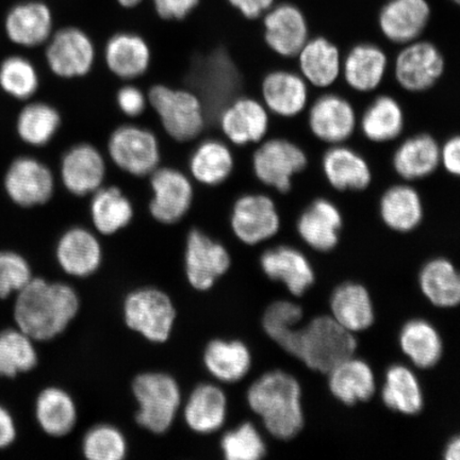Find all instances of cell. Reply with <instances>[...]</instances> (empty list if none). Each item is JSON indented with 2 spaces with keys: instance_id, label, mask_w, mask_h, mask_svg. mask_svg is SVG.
Here are the masks:
<instances>
[{
  "instance_id": "obj_1",
  "label": "cell",
  "mask_w": 460,
  "mask_h": 460,
  "mask_svg": "<svg viewBox=\"0 0 460 460\" xmlns=\"http://www.w3.org/2000/svg\"><path fill=\"white\" fill-rule=\"evenodd\" d=\"M245 399L267 441H287L301 433L302 387L291 373L276 369L261 374L247 387Z\"/></svg>"
},
{
  "instance_id": "obj_2",
  "label": "cell",
  "mask_w": 460,
  "mask_h": 460,
  "mask_svg": "<svg viewBox=\"0 0 460 460\" xmlns=\"http://www.w3.org/2000/svg\"><path fill=\"white\" fill-rule=\"evenodd\" d=\"M17 295V327L36 341H48L60 335L79 310L77 293L66 284L32 278Z\"/></svg>"
},
{
  "instance_id": "obj_3",
  "label": "cell",
  "mask_w": 460,
  "mask_h": 460,
  "mask_svg": "<svg viewBox=\"0 0 460 460\" xmlns=\"http://www.w3.org/2000/svg\"><path fill=\"white\" fill-rule=\"evenodd\" d=\"M358 349L355 333L344 329L331 314L314 316L296 331L285 352L308 369L326 376Z\"/></svg>"
},
{
  "instance_id": "obj_4",
  "label": "cell",
  "mask_w": 460,
  "mask_h": 460,
  "mask_svg": "<svg viewBox=\"0 0 460 460\" xmlns=\"http://www.w3.org/2000/svg\"><path fill=\"white\" fill-rule=\"evenodd\" d=\"M147 100L172 139L191 141L203 131L204 103L194 92L158 84L149 90Z\"/></svg>"
},
{
  "instance_id": "obj_5",
  "label": "cell",
  "mask_w": 460,
  "mask_h": 460,
  "mask_svg": "<svg viewBox=\"0 0 460 460\" xmlns=\"http://www.w3.org/2000/svg\"><path fill=\"white\" fill-rule=\"evenodd\" d=\"M139 411L137 421L155 434L171 428L181 406V394L174 378L164 373H144L132 384Z\"/></svg>"
},
{
  "instance_id": "obj_6",
  "label": "cell",
  "mask_w": 460,
  "mask_h": 460,
  "mask_svg": "<svg viewBox=\"0 0 460 460\" xmlns=\"http://www.w3.org/2000/svg\"><path fill=\"white\" fill-rule=\"evenodd\" d=\"M124 319L130 330L152 342L168 341L176 319L169 296L154 288L131 292L124 302Z\"/></svg>"
},
{
  "instance_id": "obj_7",
  "label": "cell",
  "mask_w": 460,
  "mask_h": 460,
  "mask_svg": "<svg viewBox=\"0 0 460 460\" xmlns=\"http://www.w3.org/2000/svg\"><path fill=\"white\" fill-rule=\"evenodd\" d=\"M108 154L119 169L132 176H146L158 169L160 146L151 130L137 125H124L112 132Z\"/></svg>"
},
{
  "instance_id": "obj_8",
  "label": "cell",
  "mask_w": 460,
  "mask_h": 460,
  "mask_svg": "<svg viewBox=\"0 0 460 460\" xmlns=\"http://www.w3.org/2000/svg\"><path fill=\"white\" fill-rule=\"evenodd\" d=\"M230 227L244 245L256 247L280 233L281 217L272 199L261 194L243 195L235 201Z\"/></svg>"
},
{
  "instance_id": "obj_9",
  "label": "cell",
  "mask_w": 460,
  "mask_h": 460,
  "mask_svg": "<svg viewBox=\"0 0 460 460\" xmlns=\"http://www.w3.org/2000/svg\"><path fill=\"white\" fill-rule=\"evenodd\" d=\"M259 264L270 280L284 285L296 300H300L315 281L314 269L307 252L296 245L275 243L267 246L259 256Z\"/></svg>"
},
{
  "instance_id": "obj_10",
  "label": "cell",
  "mask_w": 460,
  "mask_h": 460,
  "mask_svg": "<svg viewBox=\"0 0 460 460\" xmlns=\"http://www.w3.org/2000/svg\"><path fill=\"white\" fill-rule=\"evenodd\" d=\"M185 258L189 283L199 291L211 289L233 264L226 247L199 229L189 234Z\"/></svg>"
},
{
  "instance_id": "obj_11",
  "label": "cell",
  "mask_w": 460,
  "mask_h": 460,
  "mask_svg": "<svg viewBox=\"0 0 460 460\" xmlns=\"http://www.w3.org/2000/svg\"><path fill=\"white\" fill-rule=\"evenodd\" d=\"M46 61L57 76L61 78L83 77L95 62V46L82 29L66 27L49 40Z\"/></svg>"
},
{
  "instance_id": "obj_12",
  "label": "cell",
  "mask_w": 460,
  "mask_h": 460,
  "mask_svg": "<svg viewBox=\"0 0 460 460\" xmlns=\"http://www.w3.org/2000/svg\"><path fill=\"white\" fill-rule=\"evenodd\" d=\"M307 165L306 155L295 143L272 139L261 144L252 157L255 175L280 193L289 191L293 176Z\"/></svg>"
},
{
  "instance_id": "obj_13",
  "label": "cell",
  "mask_w": 460,
  "mask_h": 460,
  "mask_svg": "<svg viewBox=\"0 0 460 460\" xmlns=\"http://www.w3.org/2000/svg\"><path fill=\"white\" fill-rule=\"evenodd\" d=\"M153 198L149 203L151 215L160 223L180 222L191 208L193 186L181 171L163 168L151 174Z\"/></svg>"
},
{
  "instance_id": "obj_14",
  "label": "cell",
  "mask_w": 460,
  "mask_h": 460,
  "mask_svg": "<svg viewBox=\"0 0 460 460\" xmlns=\"http://www.w3.org/2000/svg\"><path fill=\"white\" fill-rule=\"evenodd\" d=\"M4 188L15 204L25 208L48 203L55 191L53 172L41 161L21 157L4 177Z\"/></svg>"
},
{
  "instance_id": "obj_15",
  "label": "cell",
  "mask_w": 460,
  "mask_h": 460,
  "mask_svg": "<svg viewBox=\"0 0 460 460\" xmlns=\"http://www.w3.org/2000/svg\"><path fill=\"white\" fill-rule=\"evenodd\" d=\"M445 71L444 57L429 42L413 41L396 57L395 78L407 91L422 92L431 88Z\"/></svg>"
},
{
  "instance_id": "obj_16",
  "label": "cell",
  "mask_w": 460,
  "mask_h": 460,
  "mask_svg": "<svg viewBox=\"0 0 460 460\" xmlns=\"http://www.w3.org/2000/svg\"><path fill=\"white\" fill-rule=\"evenodd\" d=\"M343 217L338 207L319 199L305 209L296 222L298 239L310 251L330 252L341 240Z\"/></svg>"
},
{
  "instance_id": "obj_17",
  "label": "cell",
  "mask_w": 460,
  "mask_h": 460,
  "mask_svg": "<svg viewBox=\"0 0 460 460\" xmlns=\"http://www.w3.org/2000/svg\"><path fill=\"white\" fill-rule=\"evenodd\" d=\"M60 172L63 185L68 192L76 197H85L102 186L106 177L105 159L91 144H78L62 157Z\"/></svg>"
},
{
  "instance_id": "obj_18",
  "label": "cell",
  "mask_w": 460,
  "mask_h": 460,
  "mask_svg": "<svg viewBox=\"0 0 460 460\" xmlns=\"http://www.w3.org/2000/svg\"><path fill=\"white\" fill-rule=\"evenodd\" d=\"M54 17L48 4L29 0L11 7L4 19L8 38L22 48H36L48 42L53 33Z\"/></svg>"
},
{
  "instance_id": "obj_19",
  "label": "cell",
  "mask_w": 460,
  "mask_h": 460,
  "mask_svg": "<svg viewBox=\"0 0 460 460\" xmlns=\"http://www.w3.org/2000/svg\"><path fill=\"white\" fill-rule=\"evenodd\" d=\"M326 376L333 398L347 406L370 401L378 393L371 366L355 355L341 362Z\"/></svg>"
},
{
  "instance_id": "obj_20",
  "label": "cell",
  "mask_w": 460,
  "mask_h": 460,
  "mask_svg": "<svg viewBox=\"0 0 460 460\" xmlns=\"http://www.w3.org/2000/svg\"><path fill=\"white\" fill-rule=\"evenodd\" d=\"M399 347L413 369H431L445 353L444 338L437 326L423 318L405 322L399 332Z\"/></svg>"
},
{
  "instance_id": "obj_21",
  "label": "cell",
  "mask_w": 460,
  "mask_h": 460,
  "mask_svg": "<svg viewBox=\"0 0 460 460\" xmlns=\"http://www.w3.org/2000/svg\"><path fill=\"white\" fill-rule=\"evenodd\" d=\"M330 314L350 332L369 330L376 322V309L369 289L354 280L338 285L330 297Z\"/></svg>"
},
{
  "instance_id": "obj_22",
  "label": "cell",
  "mask_w": 460,
  "mask_h": 460,
  "mask_svg": "<svg viewBox=\"0 0 460 460\" xmlns=\"http://www.w3.org/2000/svg\"><path fill=\"white\" fill-rule=\"evenodd\" d=\"M269 124L266 106L247 97L229 103L220 115L223 134L239 146L262 141L268 134Z\"/></svg>"
},
{
  "instance_id": "obj_23",
  "label": "cell",
  "mask_w": 460,
  "mask_h": 460,
  "mask_svg": "<svg viewBox=\"0 0 460 460\" xmlns=\"http://www.w3.org/2000/svg\"><path fill=\"white\" fill-rule=\"evenodd\" d=\"M378 395L389 411L415 416L424 406V394L418 373L410 365H391L384 373Z\"/></svg>"
},
{
  "instance_id": "obj_24",
  "label": "cell",
  "mask_w": 460,
  "mask_h": 460,
  "mask_svg": "<svg viewBox=\"0 0 460 460\" xmlns=\"http://www.w3.org/2000/svg\"><path fill=\"white\" fill-rule=\"evenodd\" d=\"M309 128L319 140L338 146L354 134V109L341 96H322L310 109Z\"/></svg>"
},
{
  "instance_id": "obj_25",
  "label": "cell",
  "mask_w": 460,
  "mask_h": 460,
  "mask_svg": "<svg viewBox=\"0 0 460 460\" xmlns=\"http://www.w3.org/2000/svg\"><path fill=\"white\" fill-rule=\"evenodd\" d=\"M264 39L274 53L296 57L308 41L307 22L301 10L292 4H281L270 11L264 19Z\"/></svg>"
},
{
  "instance_id": "obj_26",
  "label": "cell",
  "mask_w": 460,
  "mask_h": 460,
  "mask_svg": "<svg viewBox=\"0 0 460 460\" xmlns=\"http://www.w3.org/2000/svg\"><path fill=\"white\" fill-rule=\"evenodd\" d=\"M430 8L427 0H390L379 14L384 36L396 44H408L427 27Z\"/></svg>"
},
{
  "instance_id": "obj_27",
  "label": "cell",
  "mask_w": 460,
  "mask_h": 460,
  "mask_svg": "<svg viewBox=\"0 0 460 460\" xmlns=\"http://www.w3.org/2000/svg\"><path fill=\"white\" fill-rule=\"evenodd\" d=\"M56 257L63 271L75 278H86L101 266L102 245L90 230L71 228L58 241Z\"/></svg>"
},
{
  "instance_id": "obj_28",
  "label": "cell",
  "mask_w": 460,
  "mask_h": 460,
  "mask_svg": "<svg viewBox=\"0 0 460 460\" xmlns=\"http://www.w3.org/2000/svg\"><path fill=\"white\" fill-rule=\"evenodd\" d=\"M204 364L218 382L237 384L249 376L252 354L249 345L240 339H215L207 344Z\"/></svg>"
},
{
  "instance_id": "obj_29",
  "label": "cell",
  "mask_w": 460,
  "mask_h": 460,
  "mask_svg": "<svg viewBox=\"0 0 460 460\" xmlns=\"http://www.w3.org/2000/svg\"><path fill=\"white\" fill-rule=\"evenodd\" d=\"M418 285L425 300L433 306H459V268L450 259L438 256L425 261L418 274Z\"/></svg>"
},
{
  "instance_id": "obj_30",
  "label": "cell",
  "mask_w": 460,
  "mask_h": 460,
  "mask_svg": "<svg viewBox=\"0 0 460 460\" xmlns=\"http://www.w3.org/2000/svg\"><path fill=\"white\" fill-rule=\"evenodd\" d=\"M183 416L195 433H216L224 427L228 416L226 391L214 384L199 385L190 395Z\"/></svg>"
},
{
  "instance_id": "obj_31",
  "label": "cell",
  "mask_w": 460,
  "mask_h": 460,
  "mask_svg": "<svg viewBox=\"0 0 460 460\" xmlns=\"http://www.w3.org/2000/svg\"><path fill=\"white\" fill-rule=\"evenodd\" d=\"M268 111L283 118L300 114L308 102V85L301 75L275 71L267 75L261 85Z\"/></svg>"
},
{
  "instance_id": "obj_32",
  "label": "cell",
  "mask_w": 460,
  "mask_h": 460,
  "mask_svg": "<svg viewBox=\"0 0 460 460\" xmlns=\"http://www.w3.org/2000/svg\"><path fill=\"white\" fill-rule=\"evenodd\" d=\"M151 59V49L139 34L119 32L114 34L106 45V65L120 79L141 77L148 70Z\"/></svg>"
},
{
  "instance_id": "obj_33",
  "label": "cell",
  "mask_w": 460,
  "mask_h": 460,
  "mask_svg": "<svg viewBox=\"0 0 460 460\" xmlns=\"http://www.w3.org/2000/svg\"><path fill=\"white\" fill-rule=\"evenodd\" d=\"M297 58L301 76L310 84L318 88H327L341 77V51L325 38L307 41L297 54Z\"/></svg>"
},
{
  "instance_id": "obj_34",
  "label": "cell",
  "mask_w": 460,
  "mask_h": 460,
  "mask_svg": "<svg viewBox=\"0 0 460 460\" xmlns=\"http://www.w3.org/2000/svg\"><path fill=\"white\" fill-rule=\"evenodd\" d=\"M323 171L327 181L339 191H360L369 187L372 181L367 161L353 149L341 144L325 153Z\"/></svg>"
},
{
  "instance_id": "obj_35",
  "label": "cell",
  "mask_w": 460,
  "mask_h": 460,
  "mask_svg": "<svg viewBox=\"0 0 460 460\" xmlns=\"http://www.w3.org/2000/svg\"><path fill=\"white\" fill-rule=\"evenodd\" d=\"M379 216L389 230L406 234L416 230L423 220L421 198L410 186H394L387 190L379 203Z\"/></svg>"
},
{
  "instance_id": "obj_36",
  "label": "cell",
  "mask_w": 460,
  "mask_h": 460,
  "mask_svg": "<svg viewBox=\"0 0 460 460\" xmlns=\"http://www.w3.org/2000/svg\"><path fill=\"white\" fill-rule=\"evenodd\" d=\"M387 66V57L381 49L372 44H360L345 58L341 72L350 88L365 93L382 84Z\"/></svg>"
},
{
  "instance_id": "obj_37",
  "label": "cell",
  "mask_w": 460,
  "mask_h": 460,
  "mask_svg": "<svg viewBox=\"0 0 460 460\" xmlns=\"http://www.w3.org/2000/svg\"><path fill=\"white\" fill-rule=\"evenodd\" d=\"M440 164V147L434 137L420 135L407 139L396 149L394 170L406 181L422 180Z\"/></svg>"
},
{
  "instance_id": "obj_38",
  "label": "cell",
  "mask_w": 460,
  "mask_h": 460,
  "mask_svg": "<svg viewBox=\"0 0 460 460\" xmlns=\"http://www.w3.org/2000/svg\"><path fill=\"white\" fill-rule=\"evenodd\" d=\"M90 212L97 232L106 235L125 228L134 217L131 201L118 187L97 190L91 200Z\"/></svg>"
},
{
  "instance_id": "obj_39",
  "label": "cell",
  "mask_w": 460,
  "mask_h": 460,
  "mask_svg": "<svg viewBox=\"0 0 460 460\" xmlns=\"http://www.w3.org/2000/svg\"><path fill=\"white\" fill-rule=\"evenodd\" d=\"M234 155L226 143L206 140L195 148L189 168L195 181L205 186H217L232 174Z\"/></svg>"
},
{
  "instance_id": "obj_40",
  "label": "cell",
  "mask_w": 460,
  "mask_h": 460,
  "mask_svg": "<svg viewBox=\"0 0 460 460\" xmlns=\"http://www.w3.org/2000/svg\"><path fill=\"white\" fill-rule=\"evenodd\" d=\"M36 417L46 434L66 436L77 421V408L72 396L60 388L50 387L40 394Z\"/></svg>"
},
{
  "instance_id": "obj_41",
  "label": "cell",
  "mask_w": 460,
  "mask_h": 460,
  "mask_svg": "<svg viewBox=\"0 0 460 460\" xmlns=\"http://www.w3.org/2000/svg\"><path fill=\"white\" fill-rule=\"evenodd\" d=\"M306 322V314H305L303 305L296 298L275 300L268 305L261 318L264 332L281 349Z\"/></svg>"
},
{
  "instance_id": "obj_42",
  "label": "cell",
  "mask_w": 460,
  "mask_h": 460,
  "mask_svg": "<svg viewBox=\"0 0 460 460\" xmlns=\"http://www.w3.org/2000/svg\"><path fill=\"white\" fill-rule=\"evenodd\" d=\"M404 128V114L393 97L381 96L367 108L361 119V130L367 139L388 142L396 139Z\"/></svg>"
},
{
  "instance_id": "obj_43",
  "label": "cell",
  "mask_w": 460,
  "mask_h": 460,
  "mask_svg": "<svg viewBox=\"0 0 460 460\" xmlns=\"http://www.w3.org/2000/svg\"><path fill=\"white\" fill-rule=\"evenodd\" d=\"M220 446L226 460H261L268 456L267 436L252 420H244L226 431Z\"/></svg>"
},
{
  "instance_id": "obj_44",
  "label": "cell",
  "mask_w": 460,
  "mask_h": 460,
  "mask_svg": "<svg viewBox=\"0 0 460 460\" xmlns=\"http://www.w3.org/2000/svg\"><path fill=\"white\" fill-rule=\"evenodd\" d=\"M61 117L53 106L33 102L22 109L17 119V132L22 141L32 146L49 144L59 130Z\"/></svg>"
},
{
  "instance_id": "obj_45",
  "label": "cell",
  "mask_w": 460,
  "mask_h": 460,
  "mask_svg": "<svg viewBox=\"0 0 460 460\" xmlns=\"http://www.w3.org/2000/svg\"><path fill=\"white\" fill-rule=\"evenodd\" d=\"M38 364L33 341L21 330L0 332V376L15 377Z\"/></svg>"
},
{
  "instance_id": "obj_46",
  "label": "cell",
  "mask_w": 460,
  "mask_h": 460,
  "mask_svg": "<svg viewBox=\"0 0 460 460\" xmlns=\"http://www.w3.org/2000/svg\"><path fill=\"white\" fill-rule=\"evenodd\" d=\"M0 86L17 100H27L39 88V75L32 63L20 56L4 59L0 66Z\"/></svg>"
},
{
  "instance_id": "obj_47",
  "label": "cell",
  "mask_w": 460,
  "mask_h": 460,
  "mask_svg": "<svg viewBox=\"0 0 460 460\" xmlns=\"http://www.w3.org/2000/svg\"><path fill=\"white\" fill-rule=\"evenodd\" d=\"M83 452L90 460H120L128 454V441L117 428L97 425L85 434Z\"/></svg>"
},
{
  "instance_id": "obj_48",
  "label": "cell",
  "mask_w": 460,
  "mask_h": 460,
  "mask_svg": "<svg viewBox=\"0 0 460 460\" xmlns=\"http://www.w3.org/2000/svg\"><path fill=\"white\" fill-rule=\"evenodd\" d=\"M32 279L26 259L13 252H0V298L19 292Z\"/></svg>"
},
{
  "instance_id": "obj_49",
  "label": "cell",
  "mask_w": 460,
  "mask_h": 460,
  "mask_svg": "<svg viewBox=\"0 0 460 460\" xmlns=\"http://www.w3.org/2000/svg\"><path fill=\"white\" fill-rule=\"evenodd\" d=\"M117 102L119 111L130 118L139 117L146 111L147 96L135 85H125L117 94Z\"/></svg>"
},
{
  "instance_id": "obj_50",
  "label": "cell",
  "mask_w": 460,
  "mask_h": 460,
  "mask_svg": "<svg viewBox=\"0 0 460 460\" xmlns=\"http://www.w3.org/2000/svg\"><path fill=\"white\" fill-rule=\"evenodd\" d=\"M200 0H153L154 8L161 19L181 21L199 7Z\"/></svg>"
},
{
  "instance_id": "obj_51",
  "label": "cell",
  "mask_w": 460,
  "mask_h": 460,
  "mask_svg": "<svg viewBox=\"0 0 460 460\" xmlns=\"http://www.w3.org/2000/svg\"><path fill=\"white\" fill-rule=\"evenodd\" d=\"M440 163L452 175L460 174V139L458 136L451 137L440 149Z\"/></svg>"
},
{
  "instance_id": "obj_52",
  "label": "cell",
  "mask_w": 460,
  "mask_h": 460,
  "mask_svg": "<svg viewBox=\"0 0 460 460\" xmlns=\"http://www.w3.org/2000/svg\"><path fill=\"white\" fill-rule=\"evenodd\" d=\"M246 19L254 20L271 8L274 0H228Z\"/></svg>"
},
{
  "instance_id": "obj_53",
  "label": "cell",
  "mask_w": 460,
  "mask_h": 460,
  "mask_svg": "<svg viewBox=\"0 0 460 460\" xmlns=\"http://www.w3.org/2000/svg\"><path fill=\"white\" fill-rule=\"evenodd\" d=\"M16 429L13 416L0 405V448L7 447L15 440Z\"/></svg>"
},
{
  "instance_id": "obj_54",
  "label": "cell",
  "mask_w": 460,
  "mask_h": 460,
  "mask_svg": "<svg viewBox=\"0 0 460 460\" xmlns=\"http://www.w3.org/2000/svg\"><path fill=\"white\" fill-rule=\"evenodd\" d=\"M442 460H459L460 459V438L459 434L451 437L446 442L441 452Z\"/></svg>"
},
{
  "instance_id": "obj_55",
  "label": "cell",
  "mask_w": 460,
  "mask_h": 460,
  "mask_svg": "<svg viewBox=\"0 0 460 460\" xmlns=\"http://www.w3.org/2000/svg\"><path fill=\"white\" fill-rule=\"evenodd\" d=\"M118 3L122 5L123 8L132 9L139 5L142 0H118Z\"/></svg>"
},
{
  "instance_id": "obj_56",
  "label": "cell",
  "mask_w": 460,
  "mask_h": 460,
  "mask_svg": "<svg viewBox=\"0 0 460 460\" xmlns=\"http://www.w3.org/2000/svg\"><path fill=\"white\" fill-rule=\"evenodd\" d=\"M454 2H456V4H458V3H459V0H454Z\"/></svg>"
}]
</instances>
